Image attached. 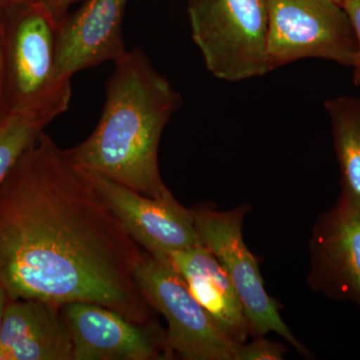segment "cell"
<instances>
[{
	"label": "cell",
	"mask_w": 360,
	"mask_h": 360,
	"mask_svg": "<svg viewBox=\"0 0 360 360\" xmlns=\"http://www.w3.org/2000/svg\"><path fill=\"white\" fill-rule=\"evenodd\" d=\"M143 253L44 132L0 184V283L9 300L96 303L150 323L135 281Z\"/></svg>",
	"instance_id": "obj_1"
},
{
	"label": "cell",
	"mask_w": 360,
	"mask_h": 360,
	"mask_svg": "<svg viewBox=\"0 0 360 360\" xmlns=\"http://www.w3.org/2000/svg\"><path fill=\"white\" fill-rule=\"evenodd\" d=\"M115 63L96 129L66 149V155L85 172L103 174L143 195H165L169 189L161 179L158 148L180 97L139 49L125 51Z\"/></svg>",
	"instance_id": "obj_2"
},
{
	"label": "cell",
	"mask_w": 360,
	"mask_h": 360,
	"mask_svg": "<svg viewBox=\"0 0 360 360\" xmlns=\"http://www.w3.org/2000/svg\"><path fill=\"white\" fill-rule=\"evenodd\" d=\"M1 20L9 110L63 115L70 105L71 82L58 77V26L51 14L39 2L2 9Z\"/></svg>",
	"instance_id": "obj_3"
},
{
	"label": "cell",
	"mask_w": 360,
	"mask_h": 360,
	"mask_svg": "<svg viewBox=\"0 0 360 360\" xmlns=\"http://www.w3.org/2000/svg\"><path fill=\"white\" fill-rule=\"evenodd\" d=\"M191 35L207 70L240 82L271 71L266 0H188Z\"/></svg>",
	"instance_id": "obj_4"
},
{
	"label": "cell",
	"mask_w": 360,
	"mask_h": 360,
	"mask_svg": "<svg viewBox=\"0 0 360 360\" xmlns=\"http://www.w3.org/2000/svg\"><path fill=\"white\" fill-rule=\"evenodd\" d=\"M135 281L149 307L167 322L172 356L184 360H233L238 343L215 324L168 259L143 253Z\"/></svg>",
	"instance_id": "obj_5"
},
{
	"label": "cell",
	"mask_w": 360,
	"mask_h": 360,
	"mask_svg": "<svg viewBox=\"0 0 360 360\" xmlns=\"http://www.w3.org/2000/svg\"><path fill=\"white\" fill-rule=\"evenodd\" d=\"M270 68L323 58L352 68L357 44L347 13L333 0H266Z\"/></svg>",
	"instance_id": "obj_6"
},
{
	"label": "cell",
	"mask_w": 360,
	"mask_h": 360,
	"mask_svg": "<svg viewBox=\"0 0 360 360\" xmlns=\"http://www.w3.org/2000/svg\"><path fill=\"white\" fill-rule=\"evenodd\" d=\"M191 212L201 245L210 250L231 279L252 331L259 335L272 331L302 350L276 302L267 295L257 260L243 240L245 208L225 212L198 208Z\"/></svg>",
	"instance_id": "obj_7"
},
{
	"label": "cell",
	"mask_w": 360,
	"mask_h": 360,
	"mask_svg": "<svg viewBox=\"0 0 360 360\" xmlns=\"http://www.w3.org/2000/svg\"><path fill=\"white\" fill-rule=\"evenodd\" d=\"M85 172L123 229L151 257L168 259L172 253L201 245L191 210L170 191L151 198L103 174Z\"/></svg>",
	"instance_id": "obj_8"
},
{
	"label": "cell",
	"mask_w": 360,
	"mask_h": 360,
	"mask_svg": "<svg viewBox=\"0 0 360 360\" xmlns=\"http://www.w3.org/2000/svg\"><path fill=\"white\" fill-rule=\"evenodd\" d=\"M73 360L172 359L165 331L155 322L139 324L115 309L92 302L63 305Z\"/></svg>",
	"instance_id": "obj_9"
},
{
	"label": "cell",
	"mask_w": 360,
	"mask_h": 360,
	"mask_svg": "<svg viewBox=\"0 0 360 360\" xmlns=\"http://www.w3.org/2000/svg\"><path fill=\"white\" fill-rule=\"evenodd\" d=\"M127 0H86L58 30L56 68L61 80L125 53L122 20Z\"/></svg>",
	"instance_id": "obj_10"
},
{
	"label": "cell",
	"mask_w": 360,
	"mask_h": 360,
	"mask_svg": "<svg viewBox=\"0 0 360 360\" xmlns=\"http://www.w3.org/2000/svg\"><path fill=\"white\" fill-rule=\"evenodd\" d=\"M61 309L39 300H9L0 330V360H73Z\"/></svg>",
	"instance_id": "obj_11"
},
{
	"label": "cell",
	"mask_w": 360,
	"mask_h": 360,
	"mask_svg": "<svg viewBox=\"0 0 360 360\" xmlns=\"http://www.w3.org/2000/svg\"><path fill=\"white\" fill-rule=\"evenodd\" d=\"M314 252L326 291L360 305V210L340 200L317 229Z\"/></svg>",
	"instance_id": "obj_12"
},
{
	"label": "cell",
	"mask_w": 360,
	"mask_h": 360,
	"mask_svg": "<svg viewBox=\"0 0 360 360\" xmlns=\"http://www.w3.org/2000/svg\"><path fill=\"white\" fill-rule=\"evenodd\" d=\"M168 260L213 321L238 345L252 330L238 292L219 260L205 245L172 253Z\"/></svg>",
	"instance_id": "obj_13"
},
{
	"label": "cell",
	"mask_w": 360,
	"mask_h": 360,
	"mask_svg": "<svg viewBox=\"0 0 360 360\" xmlns=\"http://www.w3.org/2000/svg\"><path fill=\"white\" fill-rule=\"evenodd\" d=\"M341 172L340 200L360 210V99L338 96L326 101Z\"/></svg>",
	"instance_id": "obj_14"
},
{
	"label": "cell",
	"mask_w": 360,
	"mask_h": 360,
	"mask_svg": "<svg viewBox=\"0 0 360 360\" xmlns=\"http://www.w3.org/2000/svg\"><path fill=\"white\" fill-rule=\"evenodd\" d=\"M58 116L53 111L9 113L0 124V184L26 149Z\"/></svg>",
	"instance_id": "obj_15"
},
{
	"label": "cell",
	"mask_w": 360,
	"mask_h": 360,
	"mask_svg": "<svg viewBox=\"0 0 360 360\" xmlns=\"http://www.w3.org/2000/svg\"><path fill=\"white\" fill-rule=\"evenodd\" d=\"M283 352L281 345L260 338L250 345H239L233 360H279L283 359Z\"/></svg>",
	"instance_id": "obj_16"
},
{
	"label": "cell",
	"mask_w": 360,
	"mask_h": 360,
	"mask_svg": "<svg viewBox=\"0 0 360 360\" xmlns=\"http://www.w3.org/2000/svg\"><path fill=\"white\" fill-rule=\"evenodd\" d=\"M347 13L356 39L357 49L355 53L354 68V84L360 85V0H347L342 4Z\"/></svg>",
	"instance_id": "obj_17"
},
{
	"label": "cell",
	"mask_w": 360,
	"mask_h": 360,
	"mask_svg": "<svg viewBox=\"0 0 360 360\" xmlns=\"http://www.w3.org/2000/svg\"><path fill=\"white\" fill-rule=\"evenodd\" d=\"M11 113L7 103L4 71V28H2L1 11H0V124Z\"/></svg>",
	"instance_id": "obj_18"
},
{
	"label": "cell",
	"mask_w": 360,
	"mask_h": 360,
	"mask_svg": "<svg viewBox=\"0 0 360 360\" xmlns=\"http://www.w3.org/2000/svg\"><path fill=\"white\" fill-rule=\"evenodd\" d=\"M77 0H41L46 11L51 14L58 30L68 16V11Z\"/></svg>",
	"instance_id": "obj_19"
},
{
	"label": "cell",
	"mask_w": 360,
	"mask_h": 360,
	"mask_svg": "<svg viewBox=\"0 0 360 360\" xmlns=\"http://www.w3.org/2000/svg\"><path fill=\"white\" fill-rule=\"evenodd\" d=\"M41 0H0V9L11 8V7L30 6L39 4Z\"/></svg>",
	"instance_id": "obj_20"
},
{
	"label": "cell",
	"mask_w": 360,
	"mask_h": 360,
	"mask_svg": "<svg viewBox=\"0 0 360 360\" xmlns=\"http://www.w3.org/2000/svg\"><path fill=\"white\" fill-rule=\"evenodd\" d=\"M9 297L7 295L6 288L0 283V330H1L2 321H4V310H6Z\"/></svg>",
	"instance_id": "obj_21"
},
{
	"label": "cell",
	"mask_w": 360,
	"mask_h": 360,
	"mask_svg": "<svg viewBox=\"0 0 360 360\" xmlns=\"http://www.w3.org/2000/svg\"><path fill=\"white\" fill-rule=\"evenodd\" d=\"M333 1L336 2L338 4H340V6H342L343 4H345V1H347V0H333Z\"/></svg>",
	"instance_id": "obj_22"
}]
</instances>
